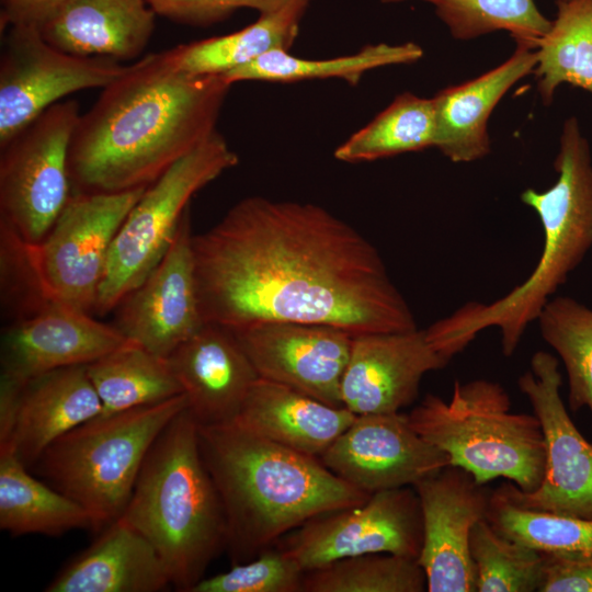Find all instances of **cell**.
I'll use <instances>...</instances> for the list:
<instances>
[{"instance_id":"cell-1","label":"cell","mask_w":592,"mask_h":592,"mask_svg":"<svg viewBox=\"0 0 592 592\" xmlns=\"http://www.w3.org/2000/svg\"><path fill=\"white\" fill-rule=\"evenodd\" d=\"M192 246L205 323L301 322L353 337L418 328L374 244L319 205L246 197Z\"/></svg>"},{"instance_id":"cell-2","label":"cell","mask_w":592,"mask_h":592,"mask_svg":"<svg viewBox=\"0 0 592 592\" xmlns=\"http://www.w3.org/2000/svg\"><path fill=\"white\" fill-rule=\"evenodd\" d=\"M232 84L180 69L174 48L151 53L80 114L69 148L72 193L148 187L216 132Z\"/></svg>"},{"instance_id":"cell-3","label":"cell","mask_w":592,"mask_h":592,"mask_svg":"<svg viewBox=\"0 0 592 592\" xmlns=\"http://www.w3.org/2000/svg\"><path fill=\"white\" fill-rule=\"evenodd\" d=\"M200 448L225 510L235 563L248 561L321 513L361 504L369 493L348 483L319 457L237 424L198 425Z\"/></svg>"},{"instance_id":"cell-4","label":"cell","mask_w":592,"mask_h":592,"mask_svg":"<svg viewBox=\"0 0 592 592\" xmlns=\"http://www.w3.org/2000/svg\"><path fill=\"white\" fill-rule=\"evenodd\" d=\"M555 169L558 179L551 187L521 194L522 202L536 212L544 234L531 275L496 301L466 304L425 329L429 341L448 360L490 327L500 329L502 352L511 356L527 327L592 247V161L574 117L563 124Z\"/></svg>"},{"instance_id":"cell-5","label":"cell","mask_w":592,"mask_h":592,"mask_svg":"<svg viewBox=\"0 0 592 592\" xmlns=\"http://www.w3.org/2000/svg\"><path fill=\"white\" fill-rule=\"evenodd\" d=\"M119 517L155 546L179 591L191 592L226 547L225 510L187 408L151 445Z\"/></svg>"},{"instance_id":"cell-6","label":"cell","mask_w":592,"mask_h":592,"mask_svg":"<svg viewBox=\"0 0 592 592\" xmlns=\"http://www.w3.org/2000/svg\"><path fill=\"white\" fill-rule=\"evenodd\" d=\"M499 383L456 380L449 400L428 394L407 419L426 442L444 452L449 465L480 485L504 478L524 492L540 483L546 443L539 419L513 412Z\"/></svg>"},{"instance_id":"cell-7","label":"cell","mask_w":592,"mask_h":592,"mask_svg":"<svg viewBox=\"0 0 592 592\" xmlns=\"http://www.w3.org/2000/svg\"><path fill=\"white\" fill-rule=\"evenodd\" d=\"M184 394L96 417L56 440L34 465L53 487L81 504L99 531L124 512L151 445L182 410Z\"/></svg>"},{"instance_id":"cell-8","label":"cell","mask_w":592,"mask_h":592,"mask_svg":"<svg viewBox=\"0 0 592 592\" xmlns=\"http://www.w3.org/2000/svg\"><path fill=\"white\" fill-rule=\"evenodd\" d=\"M216 130L144 191L113 241L93 311L114 310L162 260L192 197L238 163Z\"/></svg>"},{"instance_id":"cell-9","label":"cell","mask_w":592,"mask_h":592,"mask_svg":"<svg viewBox=\"0 0 592 592\" xmlns=\"http://www.w3.org/2000/svg\"><path fill=\"white\" fill-rule=\"evenodd\" d=\"M61 100L0 145V220L39 243L72 195L69 148L80 116Z\"/></svg>"},{"instance_id":"cell-10","label":"cell","mask_w":592,"mask_h":592,"mask_svg":"<svg viewBox=\"0 0 592 592\" xmlns=\"http://www.w3.org/2000/svg\"><path fill=\"white\" fill-rule=\"evenodd\" d=\"M558 366L554 355L537 351L530 369L517 379L543 429L546 443L543 479L530 492L511 481L501 483L497 490L524 509L592 519V444L577 429L562 401Z\"/></svg>"},{"instance_id":"cell-11","label":"cell","mask_w":592,"mask_h":592,"mask_svg":"<svg viewBox=\"0 0 592 592\" xmlns=\"http://www.w3.org/2000/svg\"><path fill=\"white\" fill-rule=\"evenodd\" d=\"M1 33L0 145L65 96L103 89L128 68L109 58L65 53L36 26L11 25Z\"/></svg>"},{"instance_id":"cell-12","label":"cell","mask_w":592,"mask_h":592,"mask_svg":"<svg viewBox=\"0 0 592 592\" xmlns=\"http://www.w3.org/2000/svg\"><path fill=\"white\" fill-rule=\"evenodd\" d=\"M423 539L422 514L413 487L382 490L351 506L321 513L276 544L305 571L368 554L417 558Z\"/></svg>"},{"instance_id":"cell-13","label":"cell","mask_w":592,"mask_h":592,"mask_svg":"<svg viewBox=\"0 0 592 592\" xmlns=\"http://www.w3.org/2000/svg\"><path fill=\"white\" fill-rule=\"evenodd\" d=\"M146 187L119 193H72L36 255L54 300L93 311L113 241Z\"/></svg>"},{"instance_id":"cell-14","label":"cell","mask_w":592,"mask_h":592,"mask_svg":"<svg viewBox=\"0 0 592 592\" xmlns=\"http://www.w3.org/2000/svg\"><path fill=\"white\" fill-rule=\"evenodd\" d=\"M413 489L422 514L418 562L426 577V591L476 592L469 539L475 524L487 516L492 490L453 465L420 480Z\"/></svg>"},{"instance_id":"cell-15","label":"cell","mask_w":592,"mask_h":592,"mask_svg":"<svg viewBox=\"0 0 592 592\" xmlns=\"http://www.w3.org/2000/svg\"><path fill=\"white\" fill-rule=\"evenodd\" d=\"M319 459L369 494L413 487L449 465L447 455L421 437L401 412L357 414Z\"/></svg>"},{"instance_id":"cell-16","label":"cell","mask_w":592,"mask_h":592,"mask_svg":"<svg viewBox=\"0 0 592 592\" xmlns=\"http://www.w3.org/2000/svg\"><path fill=\"white\" fill-rule=\"evenodd\" d=\"M192 239L189 208L162 260L114 309L121 333L164 358L205 323Z\"/></svg>"},{"instance_id":"cell-17","label":"cell","mask_w":592,"mask_h":592,"mask_svg":"<svg viewBox=\"0 0 592 592\" xmlns=\"http://www.w3.org/2000/svg\"><path fill=\"white\" fill-rule=\"evenodd\" d=\"M259 377L342 407L352 338L330 326L263 321L230 329Z\"/></svg>"},{"instance_id":"cell-18","label":"cell","mask_w":592,"mask_h":592,"mask_svg":"<svg viewBox=\"0 0 592 592\" xmlns=\"http://www.w3.org/2000/svg\"><path fill=\"white\" fill-rule=\"evenodd\" d=\"M100 398L87 365L68 366L22 384L0 379V449L34 465L56 440L96 418Z\"/></svg>"},{"instance_id":"cell-19","label":"cell","mask_w":592,"mask_h":592,"mask_svg":"<svg viewBox=\"0 0 592 592\" xmlns=\"http://www.w3.org/2000/svg\"><path fill=\"white\" fill-rule=\"evenodd\" d=\"M448 362L418 328L355 335L341 382L342 406L355 414L400 412L417 399L423 376Z\"/></svg>"},{"instance_id":"cell-20","label":"cell","mask_w":592,"mask_h":592,"mask_svg":"<svg viewBox=\"0 0 592 592\" xmlns=\"http://www.w3.org/2000/svg\"><path fill=\"white\" fill-rule=\"evenodd\" d=\"M129 341L114 325L56 301L4 327L1 376L22 384L54 369L88 365Z\"/></svg>"},{"instance_id":"cell-21","label":"cell","mask_w":592,"mask_h":592,"mask_svg":"<svg viewBox=\"0 0 592 592\" xmlns=\"http://www.w3.org/2000/svg\"><path fill=\"white\" fill-rule=\"evenodd\" d=\"M168 361L201 426L232 423L259 378L232 331L216 323H204Z\"/></svg>"},{"instance_id":"cell-22","label":"cell","mask_w":592,"mask_h":592,"mask_svg":"<svg viewBox=\"0 0 592 592\" xmlns=\"http://www.w3.org/2000/svg\"><path fill=\"white\" fill-rule=\"evenodd\" d=\"M156 16L146 0H69L38 30L65 53L122 62L139 59Z\"/></svg>"},{"instance_id":"cell-23","label":"cell","mask_w":592,"mask_h":592,"mask_svg":"<svg viewBox=\"0 0 592 592\" xmlns=\"http://www.w3.org/2000/svg\"><path fill=\"white\" fill-rule=\"evenodd\" d=\"M172 585L155 546L122 517L69 562L47 592H158Z\"/></svg>"},{"instance_id":"cell-24","label":"cell","mask_w":592,"mask_h":592,"mask_svg":"<svg viewBox=\"0 0 592 592\" xmlns=\"http://www.w3.org/2000/svg\"><path fill=\"white\" fill-rule=\"evenodd\" d=\"M356 415L343 406L328 405L259 377L234 423L287 448L320 457Z\"/></svg>"},{"instance_id":"cell-25","label":"cell","mask_w":592,"mask_h":592,"mask_svg":"<svg viewBox=\"0 0 592 592\" xmlns=\"http://www.w3.org/2000/svg\"><path fill=\"white\" fill-rule=\"evenodd\" d=\"M537 60V49L516 45L500 66L436 93L434 147L453 162H470L488 155L491 112L514 83L534 71Z\"/></svg>"},{"instance_id":"cell-26","label":"cell","mask_w":592,"mask_h":592,"mask_svg":"<svg viewBox=\"0 0 592 592\" xmlns=\"http://www.w3.org/2000/svg\"><path fill=\"white\" fill-rule=\"evenodd\" d=\"M312 1L287 0L238 31L178 45L177 62L193 76H224L270 52L289 50Z\"/></svg>"},{"instance_id":"cell-27","label":"cell","mask_w":592,"mask_h":592,"mask_svg":"<svg viewBox=\"0 0 592 592\" xmlns=\"http://www.w3.org/2000/svg\"><path fill=\"white\" fill-rule=\"evenodd\" d=\"M10 449H0V528L13 536L60 535L92 528L89 512L77 501L29 474Z\"/></svg>"},{"instance_id":"cell-28","label":"cell","mask_w":592,"mask_h":592,"mask_svg":"<svg viewBox=\"0 0 592 592\" xmlns=\"http://www.w3.org/2000/svg\"><path fill=\"white\" fill-rule=\"evenodd\" d=\"M90 380L107 417L159 403L183 394L168 361L129 341L87 365Z\"/></svg>"},{"instance_id":"cell-29","label":"cell","mask_w":592,"mask_h":592,"mask_svg":"<svg viewBox=\"0 0 592 592\" xmlns=\"http://www.w3.org/2000/svg\"><path fill=\"white\" fill-rule=\"evenodd\" d=\"M423 55L422 48L411 42L389 45L385 43L362 47L358 52L328 59H307L273 50L252 62L236 68L223 77L231 84L239 81H267L292 83L311 79H342L358 84L363 75L372 69L411 64Z\"/></svg>"},{"instance_id":"cell-30","label":"cell","mask_w":592,"mask_h":592,"mask_svg":"<svg viewBox=\"0 0 592 592\" xmlns=\"http://www.w3.org/2000/svg\"><path fill=\"white\" fill-rule=\"evenodd\" d=\"M557 16L537 46L534 69L545 104L562 83L592 94V0L557 1Z\"/></svg>"},{"instance_id":"cell-31","label":"cell","mask_w":592,"mask_h":592,"mask_svg":"<svg viewBox=\"0 0 592 592\" xmlns=\"http://www.w3.org/2000/svg\"><path fill=\"white\" fill-rule=\"evenodd\" d=\"M435 134L433 99L405 92L341 144L334 157L356 163L419 151L435 146Z\"/></svg>"},{"instance_id":"cell-32","label":"cell","mask_w":592,"mask_h":592,"mask_svg":"<svg viewBox=\"0 0 592 592\" xmlns=\"http://www.w3.org/2000/svg\"><path fill=\"white\" fill-rule=\"evenodd\" d=\"M407 1L432 4L456 39L506 31L516 45L537 49L553 22L542 14L534 0H382L386 4Z\"/></svg>"},{"instance_id":"cell-33","label":"cell","mask_w":592,"mask_h":592,"mask_svg":"<svg viewBox=\"0 0 592 592\" xmlns=\"http://www.w3.org/2000/svg\"><path fill=\"white\" fill-rule=\"evenodd\" d=\"M536 321L565 366L571 411L588 408L592 414V310L559 296L546 304Z\"/></svg>"},{"instance_id":"cell-34","label":"cell","mask_w":592,"mask_h":592,"mask_svg":"<svg viewBox=\"0 0 592 592\" xmlns=\"http://www.w3.org/2000/svg\"><path fill=\"white\" fill-rule=\"evenodd\" d=\"M426 577L417 558L394 554L348 557L305 571L303 592H423Z\"/></svg>"},{"instance_id":"cell-35","label":"cell","mask_w":592,"mask_h":592,"mask_svg":"<svg viewBox=\"0 0 592 592\" xmlns=\"http://www.w3.org/2000/svg\"><path fill=\"white\" fill-rule=\"evenodd\" d=\"M470 557L476 569V592L539 591L544 554L501 535L485 517L471 530Z\"/></svg>"},{"instance_id":"cell-36","label":"cell","mask_w":592,"mask_h":592,"mask_svg":"<svg viewBox=\"0 0 592 592\" xmlns=\"http://www.w3.org/2000/svg\"><path fill=\"white\" fill-rule=\"evenodd\" d=\"M486 519L501 535L542 553L592 554V519L524 509L497 489Z\"/></svg>"},{"instance_id":"cell-37","label":"cell","mask_w":592,"mask_h":592,"mask_svg":"<svg viewBox=\"0 0 592 592\" xmlns=\"http://www.w3.org/2000/svg\"><path fill=\"white\" fill-rule=\"evenodd\" d=\"M0 299L7 325L27 319L52 304L36 255V243L25 240L0 220Z\"/></svg>"},{"instance_id":"cell-38","label":"cell","mask_w":592,"mask_h":592,"mask_svg":"<svg viewBox=\"0 0 592 592\" xmlns=\"http://www.w3.org/2000/svg\"><path fill=\"white\" fill-rule=\"evenodd\" d=\"M305 570L274 545L228 571L203 578L191 592H303Z\"/></svg>"},{"instance_id":"cell-39","label":"cell","mask_w":592,"mask_h":592,"mask_svg":"<svg viewBox=\"0 0 592 592\" xmlns=\"http://www.w3.org/2000/svg\"><path fill=\"white\" fill-rule=\"evenodd\" d=\"M157 15L192 26H209L228 19L239 9L261 13L281 7L287 0H146Z\"/></svg>"},{"instance_id":"cell-40","label":"cell","mask_w":592,"mask_h":592,"mask_svg":"<svg viewBox=\"0 0 592 592\" xmlns=\"http://www.w3.org/2000/svg\"><path fill=\"white\" fill-rule=\"evenodd\" d=\"M543 554L540 592H592V554Z\"/></svg>"},{"instance_id":"cell-41","label":"cell","mask_w":592,"mask_h":592,"mask_svg":"<svg viewBox=\"0 0 592 592\" xmlns=\"http://www.w3.org/2000/svg\"><path fill=\"white\" fill-rule=\"evenodd\" d=\"M69 0H0L1 30L11 25L39 27Z\"/></svg>"},{"instance_id":"cell-42","label":"cell","mask_w":592,"mask_h":592,"mask_svg":"<svg viewBox=\"0 0 592 592\" xmlns=\"http://www.w3.org/2000/svg\"><path fill=\"white\" fill-rule=\"evenodd\" d=\"M557 1H565V0H557Z\"/></svg>"}]
</instances>
